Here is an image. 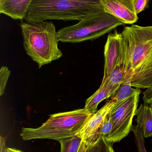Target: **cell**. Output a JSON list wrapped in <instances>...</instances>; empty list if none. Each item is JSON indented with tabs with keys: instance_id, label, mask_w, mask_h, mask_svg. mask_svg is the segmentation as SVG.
<instances>
[{
	"instance_id": "ba28073f",
	"label": "cell",
	"mask_w": 152,
	"mask_h": 152,
	"mask_svg": "<svg viewBox=\"0 0 152 152\" xmlns=\"http://www.w3.org/2000/svg\"><path fill=\"white\" fill-rule=\"evenodd\" d=\"M105 12L114 16L125 24H134L138 20L135 0H99Z\"/></svg>"
},
{
	"instance_id": "d6986e66",
	"label": "cell",
	"mask_w": 152,
	"mask_h": 152,
	"mask_svg": "<svg viewBox=\"0 0 152 152\" xmlns=\"http://www.w3.org/2000/svg\"><path fill=\"white\" fill-rule=\"evenodd\" d=\"M112 126L111 119L109 115L108 114L104 120L100 132L101 137H104L105 139H107V137L110 134L112 129Z\"/></svg>"
},
{
	"instance_id": "5bb4252c",
	"label": "cell",
	"mask_w": 152,
	"mask_h": 152,
	"mask_svg": "<svg viewBox=\"0 0 152 152\" xmlns=\"http://www.w3.org/2000/svg\"><path fill=\"white\" fill-rule=\"evenodd\" d=\"M139 88H132L131 82H124L120 86L115 94L111 97V100L114 102V104H118L132 96Z\"/></svg>"
},
{
	"instance_id": "30bf717a",
	"label": "cell",
	"mask_w": 152,
	"mask_h": 152,
	"mask_svg": "<svg viewBox=\"0 0 152 152\" xmlns=\"http://www.w3.org/2000/svg\"><path fill=\"white\" fill-rule=\"evenodd\" d=\"M32 1L0 0V12L12 19H25Z\"/></svg>"
},
{
	"instance_id": "7c38bea8",
	"label": "cell",
	"mask_w": 152,
	"mask_h": 152,
	"mask_svg": "<svg viewBox=\"0 0 152 152\" xmlns=\"http://www.w3.org/2000/svg\"><path fill=\"white\" fill-rule=\"evenodd\" d=\"M137 126L142 129L144 138L152 137V104L144 103L137 110Z\"/></svg>"
},
{
	"instance_id": "9c48e42d",
	"label": "cell",
	"mask_w": 152,
	"mask_h": 152,
	"mask_svg": "<svg viewBox=\"0 0 152 152\" xmlns=\"http://www.w3.org/2000/svg\"><path fill=\"white\" fill-rule=\"evenodd\" d=\"M121 34L116 29L108 35L104 46V74L102 81L108 77L116 66L122 54Z\"/></svg>"
},
{
	"instance_id": "5b68a950",
	"label": "cell",
	"mask_w": 152,
	"mask_h": 152,
	"mask_svg": "<svg viewBox=\"0 0 152 152\" xmlns=\"http://www.w3.org/2000/svg\"><path fill=\"white\" fill-rule=\"evenodd\" d=\"M125 25L114 16L104 12L88 16L75 25L61 28L58 31V37L59 41L63 43L93 41L119 26Z\"/></svg>"
},
{
	"instance_id": "277c9868",
	"label": "cell",
	"mask_w": 152,
	"mask_h": 152,
	"mask_svg": "<svg viewBox=\"0 0 152 152\" xmlns=\"http://www.w3.org/2000/svg\"><path fill=\"white\" fill-rule=\"evenodd\" d=\"M93 115L84 108L52 114L39 127L22 128L20 135L24 141L46 139L59 141L76 135Z\"/></svg>"
},
{
	"instance_id": "ac0fdd59",
	"label": "cell",
	"mask_w": 152,
	"mask_h": 152,
	"mask_svg": "<svg viewBox=\"0 0 152 152\" xmlns=\"http://www.w3.org/2000/svg\"><path fill=\"white\" fill-rule=\"evenodd\" d=\"M11 72L7 67L3 66L0 70V96H1L4 92L8 79Z\"/></svg>"
},
{
	"instance_id": "ffe728a7",
	"label": "cell",
	"mask_w": 152,
	"mask_h": 152,
	"mask_svg": "<svg viewBox=\"0 0 152 152\" xmlns=\"http://www.w3.org/2000/svg\"><path fill=\"white\" fill-rule=\"evenodd\" d=\"M149 1L150 0H135V9L137 15L148 8Z\"/></svg>"
},
{
	"instance_id": "52a82bcc",
	"label": "cell",
	"mask_w": 152,
	"mask_h": 152,
	"mask_svg": "<svg viewBox=\"0 0 152 152\" xmlns=\"http://www.w3.org/2000/svg\"><path fill=\"white\" fill-rule=\"evenodd\" d=\"M114 102L111 100L90 118L78 133L82 138V142L86 148L96 142L100 138V132L104 120L112 107Z\"/></svg>"
},
{
	"instance_id": "3957f363",
	"label": "cell",
	"mask_w": 152,
	"mask_h": 152,
	"mask_svg": "<svg viewBox=\"0 0 152 152\" xmlns=\"http://www.w3.org/2000/svg\"><path fill=\"white\" fill-rule=\"evenodd\" d=\"M20 26L24 49L39 69L62 57V52L58 47V32L52 22L21 21Z\"/></svg>"
},
{
	"instance_id": "2e32d148",
	"label": "cell",
	"mask_w": 152,
	"mask_h": 152,
	"mask_svg": "<svg viewBox=\"0 0 152 152\" xmlns=\"http://www.w3.org/2000/svg\"><path fill=\"white\" fill-rule=\"evenodd\" d=\"M112 144L101 137L94 144L86 148L84 152H115Z\"/></svg>"
},
{
	"instance_id": "7a4b0ae2",
	"label": "cell",
	"mask_w": 152,
	"mask_h": 152,
	"mask_svg": "<svg viewBox=\"0 0 152 152\" xmlns=\"http://www.w3.org/2000/svg\"><path fill=\"white\" fill-rule=\"evenodd\" d=\"M99 0H33L25 20L39 22L48 20H81L104 12Z\"/></svg>"
},
{
	"instance_id": "4fadbf2b",
	"label": "cell",
	"mask_w": 152,
	"mask_h": 152,
	"mask_svg": "<svg viewBox=\"0 0 152 152\" xmlns=\"http://www.w3.org/2000/svg\"><path fill=\"white\" fill-rule=\"evenodd\" d=\"M123 66L124 61L122 51V54L116 66L112 71L108 77L105 80L102 81H107L115 93H116L120 86L125 82V73Z\"/></svg>"
},
{
	"instance_id": "6da1fadb",
	"label": "cell",
	"mask_w": 152,
	"mask_h": 152,
	"mask_svg": "<svg viewBox=\"0 0 152 152\" xmlns=\"http://www.w3.org/2000/svg\"><path fill=\"white\" fill-rule=\"evenodd\" d=\"M121 34L125 82L129 81L136 88H150L152 86V26H126Z\"/></svg>"
},
{
	"instance_id": "44dd1931",
	"label": "cell",
	"mask_w": 152,
	"mask_h": 152,
	"mask_svg": "<svg viewBox=\"0 0 152 152\" xmlns=\"http://www.w3.org/2000/svg\"><path fill=\"white\" fill-rule=\"evenodd\" d=\"M143 99L145 103L152 104V86L144 92Z\"/></svg>"
},
{
	"instance_id": "8fae6325",
	"label": "cell",
	"mask_w": 152,
	"mask_h": 152,
	"mask_svg": "<svg viewBox=\"0 0 152 152\" xmlns=\"http://www.w3.org/2000/svg\"><path fill=\"white\" fill-rule=\"evenodd\" d=\"M115 94L111 87L106 81L102 82L99 89L86 101L84 109L92 113L97 111L99 104L105 99L112 97Z\"/></svg>"
},
{
	"instance_id": "9a60e30c",
	"label": "cell",
	"mask_w": 152,
	"mask_h": 152,
	"mask_svg": "<svg viewBox=\"0 0 152 152\" xmlns=\"http://www.w3.org/2000/svg\"><path fill=\"white\" fill-rule=\"evenodd\" d=\"M60 144V152H78L82 143V138L79 134L72 137L58 141Z\"/></svg>"
},
{
	"instance_id": "603a6c76",
	"label": "cell",
	"mask_w": 152,
	"mask_h": 152,
	"mask_svg": "<svg viewBox=\"0 0 152 152\" xmlns=\"http://www.w3.org/2000/svg\"><path fill=\"white\" fill-rule=\"evenodd\" d=\"M86 147L84 146V143H83V142H82L78 152H84L86 150Z\"/></svg>"
},
{
	"instance_id": "7402d4cb",
	"label": "cell",
	"mask_w": 152,
	"mask_h": 152,
	"mask_svg": "<svg viewBox=\"0 0 152 152\" xmlns=\"http://www.w3.org/2000/svg\"><path fill=\"white\" fill-rule=\"evenodd\" d=\"M1 152H23L20 150L18 149H14V148H6L5 150L2 151Z\"/></svg>"
},
{
	"instance_id": "e0dca14e",
	"label": "cell",
	"mask_w": 152,
	"mask_h": 152,
	"mask_svg": "<svg viewBox=\"0 0 152 152\" xmlns=\"http://www.w3.org/2000/svg\"><path fill=\"white\" fill-rule=\"evenodd\" d=\"M136 145L138 152H147L145 146V138L142 129L137 125L133 126V130Z\"/></svg>"
},
{
	"instance_id": "8992f818",
	"label": "cell",
	"mask_w": 152,
	"mask_h": 152,
	"mask_svg": "<svg viewBox=\"0 0 152 152\" xmlns=\"http://www.w3.org/2000/svg\"><path fill=\"white\" fill-rule=\"evenodd\" d=\"M140 88L124 102L114 104L109 113L112 129L106 141L112 143L119 142L133 130V120L138 107Z\"/></svg>"
}]
</instances>
